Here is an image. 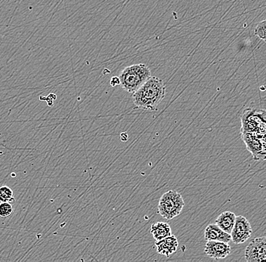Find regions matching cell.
I'll use <instances>...</instances> for the list:
<instances>
[{
	"mask_svg": "<svg viewBox=\"0 0 266 262\" xmlns=\"http://www.w3.org/2000/svg\"><path fill=\"white\" fill-rule=\"evenodd\" d=\"M166 86L161 79L151 76L133 93L132 100L137 108L145 111H156L157 107L166 96Z\"/></svg>",
	"mask_w": 266,
	"mask_h": 262,
	"instance_id": "cell-1",
	"label": "cell"
},
{
	"mask_svg": "<svg viewBox=\"0 0 266 262\" xmlns=\"http://www.w3.org/2000/svg\"><path fill=\"white\" fill-rule=\"evenodd\" d=\"M151 76V69L145 64L131 65L125 68L120 74V85L128 93L133 94Z\"/></svg>",
	"mask_w": 266,
	"mask_h": 262,
	"instance_id": "cell-2",
	"label": "cell"
},
{
	"mask_svg": "<svg viewBox=\"0 0 266 262\" xmlns=\"http://www.w3.org/2000/svg\"><path fill=\"white\" fill-rule=\"evenodd\" d=\"M185 206V201L180 193L174 190L163 193L158 204V212L163 218L172 220L180 215Z\"/></svg>",
	"mask_w": 266,
	"mask_h": 262,
	"instance_id": "cell-3",
	"label": "cell"
},
{
	"mask_svg": "<svg viewBox=\"0 0 266 262\" xmlns=\"http://www.w3.org/2000/svg\"><path fill=\"white\" fill-rule=\"evenodd\" d=\"M241 132L265 135V111L246 109L241 117Z\"/></svg>",
	"mask_w": 266,
	"mask_h": 262,
	"instance_id": "cell-4",
	"label": "cell"
},
{
	"mask_svg": "<svg viewBox=\"0 0 266 262\" xmlns=\"http://www.w3.org/2000/svg\"><path fill=\"white\" fill-rule=\"evenodd\" d=\"M242 138L254 160H265V135L241 132Z\"/></svg>",
	"mask_w": 266,
	"mask_h": 262,
	"instance_id": "cell-5",
	"label": "cell"
},
{
	"mask_svg": "<svg viewBox=\"0 0 266 262\" xmlns=\"http://www.w3.org/2000/svg\"><path fill=\"white\" fill-rule=\"evenodd\" d=\"M252 227L250 223L245 217L239 215L235 218V223L231 230V241L234 244L243 243L246 242L252 235Z\"/></svg>",
	"mask_w": 266,
	"mask_h": 262,
	"instance_id": "cell-6",
	"label": "cell"
},
{
	"mask_svg": "<svg viewBox=\"0 0 266 262\" xmlns=\"http://www.w3.org/2000/svg\"><path fill=\"white\" fill-rule=\"evenodd\" d=\"M266 258V238L264 236L252 239L245 250V259L247 262L264 261Z\"/></svg>",
	"mask_w": 266,
	"mask_h": 262,
	"instance_id": "cell-7",
	"label": "cell"
},
{
	"mask_svg": "<svg viewBox=\"0 0 266 262\" xmlns=\"http://www.w3.org/2000/svg\"><path fill=\"white\" fill-rule=\"evenodd\" d=\"M231 246L227 242L218 241H207L205 245L204 252L212 258H225L231 253Z\"/></svg>",
	"mask_w": 266,
	"mask_h": 262,
	"instance_id": "cell-8",
	"label": "cell"
},
{
	"mask_svg": "<svg viewBox=\"0 0 266 262\" xmlns=\"http://www.w3.org/2000/svg\"><path fill=\"white\" fill-rule=\"evenodd\" d=\"M155 245L157 253L168 257L176 252L179 247V241L176 236L171 234L160 240L156 241Z\"/></svg>",
	"mask_w": 266,
	"mask_h": 262,
	"instance_id": "cell-9",
	"label": "cell"
},
{
	"mask_svg": "<svg viewBox=\"0 0 266 262\" xmlns=\"http://www.w3.org/2000/svg\"><path fill=\"white\" fill-rule=\"evenodd\" d=\"M204 238L207 241L228 242L231 240V234L221 230L216 224H209L205 229Z\"/></svg>",
	"mask_w": 266,
	"mask_h": 262,
	"instance_id": "cell-10",
	"label": "cell"
},
{
	"mask_svg": "<svg viewBox=\"0 0 266 262\" xmlns=\"http://www.w3.org/2000/svg\"><path fill=\"white\" fill-rule=\"evenodd\" d=\"M236 215L234 212H224L216 218L215 224L221 230L228 233H231L235 223Z\"/></svg>",
	"mask_w": 266,
	"mask_h": 262,
	"instance_id": "cell-11",
	"label": "cell"
},
{
	"mask_svg": "<svg viewBox=\"0 0 266 262\" xmlns=\"http://www.w3.org/2000/svg\"><path fill=\"white\" fill-rule=\"evenodd\" d=\"M150 230L156 241L160 240L172 234V230H171L169 224L166 222H161V221L152 224Z\"/></svg>",
	"mask_w": 266,
	"mask_h": 262,
	"instance_id": "cell-12",
	"label": "cell"
},
{
	"mask_svg": "<svg viewBox=\"0 0 266 262\" xmlns=\"http://www.w3.org/2000/svg\"><path fill=\"white\" fill-rule=\"evenodd\" d=\"M16 201L11 187L8 186L0 187V202H9L13 203Z\"/></svg>",
	"mask_w": 266,
	"mask_h": 262,
	"instance_id": "cell-13",
	"label": "cell"
},
{
	"mask_svg": "<svg viewBox=\"0 0 266 262\" xmlns=\"http://www.w3.org/2000/svg\"><path fill=\"white\" fill-rule=\"evenodd\" d=\"M13 213V207L9 202H0V217L8 218Z\"/></svg>",
	"mask_w": 266,
	"mask_h": 262,
	"instance_id": "cell-14",
	"label": "cell"
},
{
	"mask_svg": "<svg viewBox=\"0 0 266 262\" xmlns=\"http://www.w3.org/2000/svg\"><path fill=\"white\" fill-rule=\"evenodd\" d=\"M265 21H262L256 25V28L254 31V34L263 41L265 40Z\"/></svg>",
	"mask_w": 266,
	"mask_h": 262,
	"instance_id": "cell-15",
	"label": "cell"
},
{
	"mask_svg": "<svg viewBox=\"0 0 266 262\" xmlns=\"http://www.w3.org/2000/svg\"><path fill=\"white\" fill-rule=\"evenodd\" d=\"M110 84L113 87H116V86H119L120 85V79L118 77H113L111 79V81H110Z\"/></svg>",
	"mask_w": 266,
	"mask_h": 262,
	"instance_id": "cell-16",
	"label": "cell"
},
{
	"mask_svg": "<svg viewBox=\"0 0 266 262\" xmlns=\"http://www.w3.org/2000/svg\"><path fill=\"white\" fill-rule=\"evenodd\" d=\"M128 138H129V135H128V134L126 133V132H122L121 134H120V139H121L122 141H126L128 140Z\"/></svg>",
	"mask_w": 266,
	"mask_h": 262,
	"instance_id": "cell-17",
	"label": "cell"
}]
</instances>
